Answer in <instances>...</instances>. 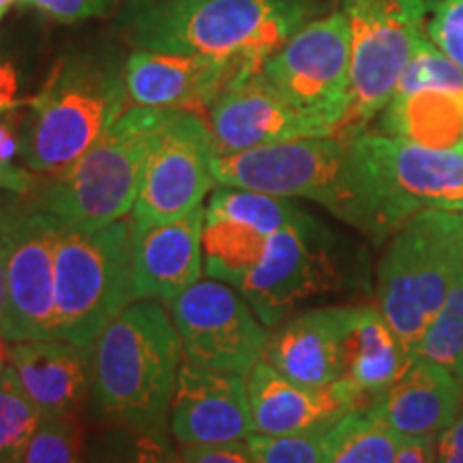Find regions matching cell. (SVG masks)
Returning <instances> with one entry per match:
<instances>
[{"label": "cell", "mask_w": 463, "mask_h": 463, "mask_svg": "<svg viewBox=\"0 0 463 463\" xmlns=\"http://www.w3.org/2000/svg\"><path fill=\"white\" fill-rule=\"evenodd\" d=\"M305 15L303 0H129L120 31L136 50L222 58L253 78Z\"/></svg>", "instance_id": "cell-1"}, {"label": "cell", "mask_w": 463, "mask_h": 463, "mask_svg": "<svg viewBox=\"0 0 463 463\" xmlns=\"http://www.w3.org/2000/svg\"><path fill=\"white\" fill-rule=\"evenodd\" d=\"M183 345L161 300H133L92 344L90 414L99 427L170 436Z\"/></svg>", "instance_id": "cell-2"}, {"label": "cell", "mask_w": 463, "mask_h": 463, "mask_svg": "<svg viewBox=\"0 0 463 463\" xmlns=\"http://www.w3.org/2000/svg\"><path fill=\"white\" fill-rule=\"evenodd\" d=\"M125 65L109 48L58 58L20 123V157L28 170L58 176L125 114Z\"/></svg>", "instance_id": "cell-3"}, {"label": "cell", "mask_w": 463, "mask_h": 463, "mask_svg": "<svg viewBox=\"0 0 463 463\" xmlns=\"http://www.w3.org/2000/svg\"><path fill=\"white\" fill-rule=\"evenodd\" d=\"M358 204L356 230L384 242L430 208L463 211V148L436 150L363 131L350 140Z\"/></svg>", "instance_id": "cell-4"}, {"label": "cell", "mask_w": 463, "mask_h": 463, "mask_svg": "<svg viewBox=\"0 0 463 463\" xmlns=\"http://www.w3.org/2000/svg\"><path fill=\"white\" fill-rule=\"evenodd\" d=\"M174 109L133 106L86 153L33 198L65 228L97 230L129 217L144 165Z\"/></svg>", "instance_id": "cell-5"}, {"label": "cell", "mask_w": 463, "mask_h": 463, "mask_svg": "<svg viewBox=\"0 0 463 463\" xmlns=\"http://www.w3.org/2000/svg\"><path fill=\"white\" fill-rule=\"evenodd\" d=\"M461 266L463 211L430 208L391 236L375 273V298L410 352L442 309Z\"/></svg>", "instance_id": "cell-6"}, {"label": "cell", "mask_w": 463, "mask_h": 463, "mask_svg": "<svg viewBox=\"0 0 463 463\" xmlns=\"http://www.w3.org/2000/svg\"><path fill=\"white\" fill-rule=\"evenodd\" d=\"M58 339L92 345L133 294V219L97 230L62 228L56 245Z\"/></svg>", "instance_id": "cell-7"}, {"label": "cell", "mask_w": 463, "mask_h": 463, "mask_svg": "<svg viewBox=\"0 0 463 463\" xmlns=\"http://www.w3.org/2000/svg\"><path fill=\"white\" fill-rule=\"evenodd\" d=\"M213 176L225 187L317 202L356 228L358 204L350 140L316 136L215 155Z\"/></svg>", "instance_id": "cell-8"}, {"label": "cell", "mask_w": 463, "mask_h": 463, "mask_svg": "<svg viewBox=\"0 0 463 463\" xmlns=\"http://www.w3.org/2000/svg\"><path fill=\"white\" fill-rule=\"evenodd\" d=\"M350 24V103L335 136L352 140L367 131L414 56L425 31L427 0H341Z\"/></svg>", "instance_id": "cell-9"}, {"label": "cell", "mask_w": 463, "mask_h": 463, "mask_svg": "<svg viewBox=\"0 0 463 463\" xmlns=\"http://www.w3.org/2000/svg\"><path fill=\"white\" fill-rule=\"evenodd\" d=\"M62 228L31 194L0 204V249L7 273L3 335L9 344L58 339L54 288Z\"/></svg>", "instance_id": "cell-10"}, {"label": "cell", "mask_w": 463, "mask_h": 463, "mask_svg": "<svg viewBox=\"0 0 463 463\" xmlns=\"http://www.w3.org/2000/svg\"><path fill=\"white\" fill-rule=\"evenodd\" d=\"M350 24L344 11L298 28L260 69L283 101L337 133L350 103Z\"/></svg>", "instance_id": "cell-11"}, {"label": "cell", "mask_w": 463, "mask_h": 463, "mask_svg": "<svg viewBox=\"0 0 463 463\" xmlns=\"http://www.w3.org/2000/svg\"><path fill=\"white\" fill-rule=\"evenodd\" d=\"M344 286L335 239L314 215L298 219L266 242L264 256L236 289L247 298L266 328L286 320L307 300Z\"/></svg>", "instance_id": "cell-12"}, {"label": "cell", "mask_w": 463, "mask_h": 463, "mask_svg": "<svg viewBox=\"0 0 463 463\" xmlns=\"http://www.w3.org/2000/svg\"><path fill=\"white\" fill-rule=\"evenodd\" d=\"M183 358L195 367L247 375L262 361L269 328L236 288L204 279L170 303Z\"/></svg>", "instance_id": "cell-13"}, {"label": "cell", "mask_w": 463, "mask_h": 463, "mask_svg": "<svg viewBox=\"0 0 463 463\" xmlns=\"http://www.w3.org/2000/svg\"><path fill=\"white\" fill-rule=\"evenodd\" d=\"M215 140L204 116L174 109L144 165L131 219L136 228L189 215L215 189Z\"/></svg>", "instance_id": "cell-14"}, {"label": "cell", "mask_w": 463, "mask_h": 463, "mask_svg": "<svg viewBox=\"0 0 463 463\" xmlns=\"http://www.w3.org/2000/svg\"><path fill=\"white\" fill-rule=\"evenodd\" d=\"M253 433L247 380L181 363L170 410V436L178 447L242 442Z\"/></svg>", "instance_id": "cell-15"}, {"label": "cell", "mask_w": 463, "mask_h": 463, "mask_svg": "<svg viewBox=\"0 0 463 463\" xmlns=\"http://www.w3.org/2000/svg\"><path fill=\"white\" fill-rule=\"evenodd\" d=\"M204 120L217 155L242 153L297 137L335 136L331 127L283 101L258 75L230 84L206 108Z\"/></svg>", "instance_id": "cell-16"}, {"label": "cell", "mask_w": 463, "mask_h": 463, "mask_svg": "<svg viewBox=\"0 0 463 463\" xmlns=\"http://www.w3.org/2000/svg\"><path fill=\"white\" fill-rule=\"evenodd\" d=\"M127 95L142 108L206 112L230 84L247 80L228 61L183 52L136 50L125 65Z\"/></svg>", "instance_id": "cell-17"}, {"label": "cell", "mask_w": 463, "mask_h": 463, "mask_svg": "<svg viewBox=\"0 0 463 463\" xmlns=\"http://www.w3.org/2000/svg\"><path fill=\"white\" fill-rule=\"evenodd\" d=\"M356 305L322 307L289 316L273 326L264 361L303 386H331L344 373L345 337Z\"/></svg>", "instance_id": "cell-18"}, {"label": "cell", "mask_w": 463, "mask_h": 463, "mask_svg": "<svg viewBox=\"0 0 463 463\" xmlns=\"http://www.w3.org/2000/svg\"><path fill=\"white\" fill-rule=\"evenodd\" d=\"M9 364L42 419H78L90 405L92 345L65 339L11 341Z\"/></svg>", "instance_id": "cell-19"}, {"label": "cell", "mask_w": 463, "mask_h": 463, "mask_svg": "<svg viewBox=\"0 0 463 463\" xmlns=\"http://www.w3.org/2000/svg\"><path fill=\"white\" fill-rule=\"evenodd\" d=\"M253 433L294 436L328 431L347 412L356 410L354 399L339 382L331 386H303L260 361L245 375Z\"/></svg>", "instance_id": "cell-20"}, {"label": "cell", "mask_w": 463, "mask_h": 463, "mask_svg": "<svg viewBox=\"0 0 463 463\" xmlns=\"http://www.w3.org/2000/svg\"><path fill=\"white\" fill-rule=\"evenodd\" d=\"M204 208L174 222L133 225V294L136 300L172 303L204 273Z\"/></svg>", "instance_id": "cell-21"}, {"label": "cell", "mask_w": 463, "mask_h": 463, "mask_svg": "<svg viewBox=\"0 0 463 463\" xmlns=\"http://www.w3.org/2000/svg\"><path fill=\"white\" fill-rule=\"evenodd\" d=\"M461 408V382L442 364L412 354L405 372L367 410L399 438H438Z\"/></svg>", "instance_id": "cell-22"}, {"label": "cell", "mask_w": 463, "mask_h": 463, "mask_svg": "<svg viewBox=\"0 0 463 463\" xmlns=\"http://www.w3.org/2000/svg\"><path fill=\"white\" fill-rule=\"evenodd\" d=\"M412 352L375 305H356L345 337L344 373L339 384L354 399L356 410H367L405 372Z\"/></svg>", "instance_id": "cell-23"}, {"label": "cell", "mask_w": 463, "mask_h": 463, "mask_svg": "<svg viewBox=\"0 0 463 463\" xmlns=\"http://www.w3.org/2000/svg\"><path fill=\"white\" fill-rule=\"evenodd\" d=\"M378 131L436 150L463 148V86H420L395 92Z\"/></svg>", "instance_id": "cell-24"}, {"label": "cell", "mask_w": 463, "mask_h": 463, "mask_svg": "<svg viewBox=\"0 0 463 463\" xmlns=\"http://www.w3.org/2000/svg\"><path fill=\"white\" fill-rule=\"evenodd\" d=\"M269 239L256 225L204 211V273L234 288L264 256Z\"/></svg>", "instance_id": "cell-25"}, {"label": "cell", "mask_w": 463, "mask_h": 463, "mask_svg": "<svg viewBox=\"0 0 463 463\" xmlns=\"http://www.w3.org/2000/svg\"><path fill=\"white\" fill-rule=\"evenodd\" d=\"M402 438L369 410H352L324 436L322 463H395Z\"/></svg>", "instance_id": "cell-26"}, {"label": "cell", "mask_w": 463, "mask_h": 463, "mask_svg": "<svg viewBox=\"0 0 463 463\" xmlns=\"http://www.w3.org/2000/svg\"><path fill=\"white\" fill-rule=\"evenodd\" d=\"M90 463H187L170 436L131 427H99L89 438Z\"/></svg>", "instance_id": "cell-27"}, {"label": "cell", "mask_w": 463, "mask_h": 463, "mask_svg": "<svg viewBox=\"0 0 463 463\" xmlns=\"http://www.w3.org/2000/svg\"><path fill=\"white\" fill-rule=\"evenodd\" d=\"M412 354L442 364L463 384V266L449 289L442 309L422 333Z\"/></svg>", "instance_id": "cell-28"}, {"label": "cell", "mask_w": 463, "mask_h": 463, "mask_svg": "<svg viewBox=\"0 0 463 463\" xmlns=\"http://www.w3.org/2000/svg\"><path fill=\"white\" fill-rule=\"evenodd\" d=\"M42 414L22 391L11 364L0 378V463H24Z\"/></svg>", "instance_id": "cell-29"}, {"label": "cell", "mask_w": 463, "mask_h": 463, "mask_svg": "<svg viewBox=\"0 0 463 463\" xmlns=\"http://www.w3.org/2000/svg\"><path fill=\"white\" fill-rule=\"evenodd\" d=\"M24 463H90L89 438L78 419H43L28 444Z\"/></svg>", "instance_id": "cell-30"}, {"label": "cell", "mask_w": 463, "mask_h": 463, "mask_svg": "<svg viewBox=\"0 0 463 463\" xmlns=\"http://www.w3.org/2000/svg\"><path fill=\"white\" fill-rule=\"evenodd\" d=\"M326 431L264 436L251 433L245 442L258 463H322Z\"/></svg>", "instance_id": "cell-31"}, {"label": "cell", "mask_w": 463, "mask_h": 463, "mask_svg": "<svg viewBox=\"0 0 463 463\" xmlns=\"http://www.w3.org/2000/svg\"><path fill=\"white\" fill-rule=\"evenodd\" d=\"M427 11H431L430 39L463 69V0H427Z\"/></svg>", "instance_id": "cell-32"}, {"label": "cell", "mask_w": 463, "mask_h": 463, "mask_svg": "<svg viewBox=\"0 0 463 463\" xmlns=\"http://www.w3.org/2000/svg\"><path fill=\"white\" fill-rule=\"evenodd\" d=\"M118 0H22L24 7H31L43 14L50 20L62 22V24H75V22L90 20L112 14Z\"/></svg>", "instance_id": "cell-33"}, {"label": "cell", "mask_w": 463, "mask_h": 463, "mask_svg": "<svg viewBox=\"0 0 463 463\" xmlns=\"http://www.w3.org/2000/svg\"><path fill=\"white\" fill-rule=\"evenodd\" d=\"M181 453L187 463H258L245 439L215 447H183Z\"/></svg>", "instance_id": "cell-34"}, {"label": "cell", "mask_w": 463, "mask_h": 463, "mask_svg": "<svg viewBox=\"0 0 463 463\" xmlns=\"http://www.w3.org/2000/svg\"><path fill=\"white\" fill-rule=\"evenodd\" d=\"M436 463H463V408L457 419L438 436Z\"/></svg>", "instance_id": "cell-35"}, {"label": "cell", "mask_w": 463, "mask_h": 463, "mask_svg": "<svg viewBox=\"0 0 463 463\" xmlns=\"http://www.w3.org/2000/svg\"><path fill=\"white\" fill-rule=\"evenodd\" d=\"M438 438H402L395 463H436Z\"/></svg>", "instance_id": "cell-36"}, {"label": "cell", "mask_w": 463, "mask_h": 463, "mask_svg": "<svg viewBox=\"0 0 463 463\" xmlns=\"http://www.w3.org/2000/svg\"><path fill=\"white\" fill-rule=\"evenodd\" d=\"M14 109L0 116V164H14V159L20 155V123L11 116Z\"/></svg>", "instance_id": "cell-37"}, {"label": "cell", "mask_w": 463, "mask_h": 463, "mask_svg": "<svg viewBox=\"0 0 463 463\" xmlns=\"http://www.w3.org/2000/svg\"><path fill=\"white\" fill-rule=\"evenodd\" d=\"M20 92V71L11 58L0 56V108H20L26 101H17Z\"/></svg>", "instance_id": "cell-38"}, {"label": "cell", "mask_w": 463, "mask_h": 463, "mask_svg": "<svg viewBox=\"0 0 463 463\" xmlns=\"http://www.w3.org/2000/svg\"><path fill=\"white\" fill-rule=\"evenodd\" d=\"M5 316H7V273H5L3 249H0V335L5 328Z\"/></svg>", "instance_id": "cell-39"}, {"label": "cell", "mask_w": 463, "mask_h": 463, "mask_svg": "<svg viewBox=\"0 0 463 463\" xmlns=\"http://www.w3.org/2000/svg\"><path fill=\"white\" fill-rule=\"evenodd\" d=\"M9 341L5 339V335H0V378H3L5 369L9 364Z\"/></svg>", "instance_id": "cell-40"}, {"label": "cell", "mask_w": 463, "mask_h": 463, "mask_svg": "<svg viewBox=\"0 0 463 463\" xmlns=\"http://www.w3.org/2000/svg\"><path fill=\"white\" fill-rule=\"evenodd\" d=\"M15 0H0V14H5V11H7V7H11V5H14Z\"/></svg>", "instance_id": "cell-41"}, {"label": "cell", "mask_w": 463, "mask_h": 463, "mask_svg": "<svg viewBox=\"0 0 463 463\" xmlns=\"http://www.w3.org/2000/svg\"><path fill=\"white\" fill-rule=\"evenodd\" d=\"M11 109H15V108H11ZM5 112H9V108H0V116H3Z\"/></svg>", "instance_id": "cell-42"}, {"label": "cell", "mask_w": 463, "mask_h": 463, "mask_svg": "<svg viewBox=\"0 0 463 463\" xmlns=\"http://www.w3.org/2000/svg\"><path fill=\"white\" fill-rule=\"evenodd\" d=\"M3 15H5V14H0V20H3Z\"/></svg>", "instance_id": "cell-43"}]
</instances>
